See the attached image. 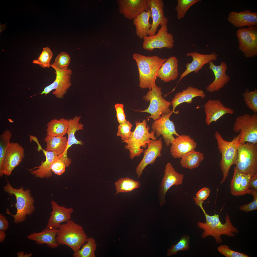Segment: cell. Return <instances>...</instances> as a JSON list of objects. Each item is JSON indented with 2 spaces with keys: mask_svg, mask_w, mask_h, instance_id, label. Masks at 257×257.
<instances>
[{
  "mask_svg": "<svg viewBox=\"0 0 257 257\" xmlns=\"http://www.w3.org/2000/svg\"><path fill=\"white\" fill-rule=\"evenodd\" d=\"M204 202V201L198 200L195 201V204L199 206L202 210L206 219L205 223L199 221L197 224L199 228L203 230L201 235L202 238H205L208 236H212L215 238L216 243L220 244L222 242L221 237L222 235L234 237L239 233L238 228L233 225L228 213L226 214L225 222L223 224L219 219V214H215L214 215L210 216L206 213L203 206Z\"/></svg>",
  "mask_w": 257,
  "mask_h": 257,
  "instance_id": "1",
  "label": "cell"
},
{
  "mask_svg": "<svg viewBox=\"0 0 257 257\" xmlns=\"http://www.w3.org/2000/svg\"><path fill=\"white\" fill-rule=\"evenodd\" d=\"M133 56L138 69L139 87L151 90L156 85L158 70L167 59L156 55L147 56L138 53H134Z\"/></svg>",
  "mask_w": 257,
  "mask_h": 257,
  "instance_id": "2",
  "label": "cell"
},
{
  "mask_svg": "<svg viewBox=\"0 0 257 257\" xmlns=\"http://www.w3.org/2000/svg\"><path fill=\"white\" fill-rule=\"evenodd\" d=\"M6 179L7 183L3 187V190L9 195L15 196L16 202L15 206L17 212L15 215L12 214L7 208L5 213L12 216L15 223L22 222L25 220L27 215H30L35 211L34 199L30 189H27L25 190L23 186L19 188H15Z\"/></svg>",
  "mask_w": 257,
  "mask_h": 257,
  "instance_id": "3",
  "label": "cell"
},
{
  "mask_svg": "<svg viewBox=\"0 0 257 257\" xmlns=\"http://www.w3.org/2000/svg\"><path fill=\"white\" fill-rule=\"evenodd\" d=\"M135 123V128L133 131H132L128 139L122 141L126 143L124 147L129 151V157L131 159L140 156L144 151L141 148H146L148 143L156 140L154 132H149V127L147 125L146 119H143L141 122L138 120Z\"/></svg>",
  "mask_w": 257,
  "mask_h": 257,
  "instance_id": "4",
  "label": "cell"
},
{
  "mask_svg": "<svg viewBox=\"0 0 257 257\" xmlns=\"http://www.w3.org/2000/svg\"><path fill=\"white\" fill-rule=\"evenodd\" d=\"M88 238L83 227L71 219L58 229L56 241L59 246L66 245L74 252L81 248Z\"/></svg>",
  "mask_w": 257,
  "mask_h": 257,
  "instance_id": "5",
  "label": "cell"
},
{
  "mask_svg": "<svg viewBox=\"0 0 257 257\" xmlns=\"http://www.w3.org/2000/svg\"><path fill=\"white\" fill-rule=\"evenodd\" d=\"M234 164L242 173L251 177L257 174V143L239 142Z\"/></svg>",
  "mask_w": 257,
  "mask_h": 257,
  "instance_id": "6",
  "label": "cell"
},
{
  "mask_svg": "<svg viewBox=\"0 0 257 257\" xmlns=\"http://www.w3.org/2000/svg\"><path fill=\"white\" fill-rule=\"evenodd\" d=\"M214 136L217 141L218 148L222 155L220 162L221 169L223 176L220 183L221 184L228 177L231 167L234 164L241 134L240 133L230 141L224 140L218 131L216 132Z\"/></svg>",
  "mask_w": 257,
  "mask_h": 257,
  "instance_id": "7",
  "label": "cell"
},
{
  "mask_svg": "<svg viewBox=\"0 0 257 257\" xmlns=\"http://www.w3.org/2000/svg\"><path fill=\"white\" fill-rule=\"evenodd\" d=\"M161 88L156 84L149 90L143 97V99L146 102H150L149 105L146 109L143 110H136L141 112L150 114V115L146 117L152 119L154 120L160 118L162 114L171 112L169 108L171 102L166 100L162 95Z\"/></svg>",
  "mask_w": 257,
  "mask_h": 257,
  "instance_id": "8",
  "label": "cell"
},
{
  "mask_svg": "<svg viewBox=\"0 0 257 257\" xmlns=\"http://www.w3.org/2000/svg\"><path fill=\"white\" fill-rule=\"evenodd\" d=\"M234 132H239L240 142L257 143V114H245L237 116L233 127Z\"/></svg>",
  "mask_w": 257,
  "mask_h": 257,
  "instance_id": "9",
  "label": "cell"
},
{
  "mask_svg": "<svg viewBox=\"0 0 257 257\" xmlns=\"http://www.w3.org/2000/svg\"><path fill=\"white\" fill-rule=\"evenodd\" d=\"M236 35L238 38V49L247 58L257 55V26L239 28Z\"/></svg>",
  "mask_w": 257,
  "mask_h": 257,
  "instance_id": "10",
  "label": "cell"
},
{
  "mask_svg": "<svg viewBox=\"0 0 257 257\" xmlns=\"http://www.w3.org/2000/svg\"><path fill=\"white\" fill-rule=\"evenodd\" d=\"M25 150L17 143H11L0 164V177L10 175L14 169L22 161Z\"/></svg>",
  "mask_w": 257,
  "mask_h": 257,
  "instance_id": "11",
  "label": "cell"
},
{
  "mask_svg": "<svg viewBox=\"0 0 257 257\" xmlns=\"http://www.w3.org/2000/svg\"><path fill=\"white\" fill-rule=\"evenodd\" d=\"M54 69L56 72L55 79L52 83L45 87L41 94L46 95L55 89L53 94L58 99L62 98L71 85V78L72 71L68 67L61 69Z\"/></svg>",
  "mask_w": 257,
  "mask_h": 257,
  "instance_id": "12",
  "label": "cell"
},
{
  "mask_svg": "<svg viewBox=\"0 0 257 257\" xmlns=\"http://www.w3.org/2000/svg\"><path fill=\"white\" fill-rule=\"evenodd\" d=\"M173 113L172 110L169 113L162 114L160 118L154 120L151 125L152 131L154 132L156 137L162 135L167 147L174 141L173 135H179L176 130L174 122L170 119Z\"/></svg>",
  "mask_w": 257,
  "mask_h": 257,
  "instance_id": "13",
  "label": "cell"
},
{
  "mask_svg": "<svg viewBox=\"0 0 257 257\" xmlns=\"http://www.w3.org/2000/svg\"><path fill=\"white\" fill-rule=\"evenodd\" d=\"M143 39V48L148 51L163 48L170 49L172 48L174 46L173 36L171 33H168L167 25L161 26L155 35L147 36Z\"/></svg>",
  "mask_w": 257,
  "mask_h": 257,
  "instance_id": "14",
  "label": "cell"
},
{
  "mask_svg": "<svg viewBox=\"0 0 257 257\" xmlns=\"http://www.w3.org/2000/svg\"><path fill=\"white\" fill-rule=\"evenodd\" d=\"M183 178V175L177 172L170 163L167 164L158 190V200L161 206H163L166 203L165 196L168 190L173 186L181 184Z\"/></svg>",
  "mask_w": 257,
  "mask_h": 257,
  "instance_id": "15",
  "label": "cell"
},
{
  "mask_svg": "<svg viewBox=\"0 0 257 257\" xmlns=\"http://www.w3.org/2000/svg\"><path fill=\"white\" fill-rule=\"evenodd\" d=\"M187 56L191 57L192 60L191 63H187L186 64V69L180 76L178 83L185 77L193 72L197 73L203 66L217 59L218 55L215 52L210 54H202L196 52L187 53Z\"/></svg>",
  "mask_w": 257,
  "mask_h": 257,
  "instance_id": "16",
  "label": "cell"
},
{
  "mask_svg": "<svg viewBox=\"0 0 257 257\" xmlns=\"http://www.w3.org/2000/svg\"><path fill=\"white\" fill-rule=\"evenodd\" d=\"M163 143L161 139L152 140L148 144L147 148L143 152V156L136 168L135 173L139 178L146 167L153 164L158 157L161 156Z\"/></svg>",
  "mask_w": 257,
  "mask_h": 257,
  "instance_id": "17",
  "label": "cell"
},
{
  "mask_svg": "<svg viewBox=\"0 0 257 257\" xmlns=\"http://www.w3.org/2000/svg\"><path fill=\"white\" fill-rule=\"evenodd\" d=\"M206 117L205 123L208 126L216 122L224 115L232 114L234 113L232 108L226 107L219 100L209 99L204 106Z\"/></svg>",
  "mask_w": 257,
  "mask_h": 257,
  "instance_id": "18",
  "label": "cell"
},
{
  "mask_svg": "<svg viewBox=\"0 0 257 257\" xmlns=\"http://www.w3.org/2000/svg\"><path fill=\"white\" fill-rule=\"evenodd\" d=\"M118 3L120 13L129 20H133L150 9L148 0H120Z\"/></svg>",
  "mask_w": 257,
  "mask_h": 257,
  "instance_id": "19",
  "label": "cell"
},
{
  "mask_svg": "<svg viewBox=\"0 0 257 257\" xmlns=\"http://www.w3.org/2000/svg\"><path fill=\"white\" fill-rule=\"evenodd\" d=\"M209 64V68L212 71L215 78L213 82L207 87L206 89L210 93L218 92L227 84L230 80V76L226 74L228 67L226 63L223 61L218 66L215 65L212 61Z\"/></svg>",
  "mask_w": 257,
  "mask_h": 257,
  "instance_id": "20",
  "label": "cell"
},
{
  "mask_svg": "<svg viewBox=\"0 0 257 257\" xmlns=\"http://www.w3.org/2000/svg\"><path fill=\"white\" fill-rule=\"evenodd\" d=\"M148 4L151 13L153 22L151 27L148 31V35H155L158 27L167 25L168 18L165 16L164 11V4L162 0H148Z\"/></svg>",
  "mask_w": 257,
  "mask_h": 257,
  "instance_id": "21",
  "label": "cell"
},
{
  "mask_svg": "<svg viewBox=\"0 0 257 257\" xmlns=\"http://www.w3.org/2000/svg\"><path fill=\"white\" fill-rule=\"evenodd\" d=\"M51 203L52 211L46 227L58 229L62 223L66 222L71 219V214L74 210L72 208H67L60 206L52 200Z\"/></svg>",
  "mask_w": 257,
  "mask_h": 257,
  "instance_id": "22",
  "label": "cell"
},
{
  "mask_svg": "<svg viewBox=\"0 0 257 257\" xmlns=\"http://www.w3.org/2000/svg\"><path fill=\"white\" fill-rule=\"evenodd\" d=\"M171 144L170 153L175 158H181L195 150L197 145L196 143L189 135L185 134L177 136Z\"/></svg>",
  "mask_w": 257,
  "mask_h": 257,
  "instance_id": "23",
  "label": "cell"
},
{
  "mask_svg": "<svg viewBox=\"0 0 257 257\" xmlns=\"http://www.w3.org/2000/svg\"><path fill=\"white\" fill-rule=\"evenodd\" d=\"M227 21L237 28L257 26V12L248 9L237 12H230Z\"/></svg>",
  "mask_w": 257,
  "mask_h": 257,
  "instance_id": "24",
  "label": "cell"
},
{
  "mask_svg": "<svg viewBox=\"0 0 257 257\" xmlns=\"http://www.w3.org/2000/svg\"><path fill=\"white\" fill-rule=\"evenodd\" d=\"M81 118L80 116L76 115L73 119H70L68 121V127L66 134L68 136L67 144L65 153L64 155V162L67 166H70L71 164V159L68 158L67 156V151L72 145L74 144L81 145H84L81 140H78L75 136L76 132L83 129V125L79 122Z\"/></svg>",
  "mask_w": 257,
  "mask_h": 257,
  "instance_id": "25",
  "label": "cell"
},
{
  "mask_svg": "<svg viewBox=\"0 0 257 257\" xmlns=\"http://www.w3.org/2000/svg\"><path fill=\"white\" fill-rule=\"evenodd\" d=\"M206 97L204 91L202 89L191 86H188L182 92L176 93L172 99L171 102L173 107V112L178 114V111H175V109L178 105L184 103L190 104L193 101V98L200 97L204 98Z\"/></svg>",
  "mask_w": 257,
  "mask_h": 257,
  "instance_id": "26",
  "label": "cell"
},
{
  "mask_svg": "<svg viewBox=\"0 0 257 257\" xmlns=\"http://www.w3.org/2000/svg\"><path fill=\"white\" fill-rule=\"evenodd\" d=\"M58 229L46 227L41 232L30 233L27 237L29 239L35 241L38 245L46 244L47 247L55 249L59 246L56 241Z\"/></svg>",
  "mask_w": 257,
  "mask_h": 257,
  "instance_id": "27",
  "label": "cell"
},
{
  "mask_svg": "<svg viewBox=\"0 0 257 257\" xmlns=\"http://www.w3.org/2000/svg\"><path fill=\"white\" fill-rule=\"evenodd\" d=\"M39 148L42 150L44 154L46 157L45 161L42 162L39 166L27 170L35 177L41 178H50L52 176L53 173L51 169V165L58 155L53 152L47 151L42 149L41 147Z\"/></svg>",
  "mask_w": 257,
  "mask_h": 257,
  "instance_id": "28",
  "label": "cell"
},
{
  "mask_svg": "<svg viewBox=\"0 0 257 257\" xmlns=\"http://www.w3.org/2000/svg\"><path fill=\"white\" fill-rule=\"evenodd\" d=\"M234 170L230 185L231 193L235 196L249 194L248 187L252 177L239 172L235 168Z\"/></svg>",
  "mask_w": 257,
  "mask_h": 257,
  "instance_id": "29",
  "label": "cell"
},
{
  "mask_svg": "<svg viewBox=\"0 0 257 257\" xmlns=\"http://www.w3.org/2000/svg\"><path fill=\"white\" fill-rule=\"evenodd\" d=\"M178 60L175 56L167 59L158 70L157 77L165 82L177 79L179 75Z\"/></svg>",
  "mask_w": 257,
  "mask_h": 257,
  "instance_id": "30",
  "label": "cell"
},
{
  "mask_svg": "<svg viewBox=\"0 0 257 257\" xmlns=\"http://www.w3.org/2000/svg\"><path fill=\"white\" fill-rule=\"evenodd\" d=\"M44 141L46 143L45 150L55 153L64 162V155L67 144V138L47 136Z\"/></svg>",
  "mask_w": 257,
  "mask_h": 257,
  "instance_id": "31",
  "label": "cell"
},
{
  "mask_svg": "<svg viewBox=\"0 0 257 257\" xmlns=\"http://www.w3.org/2000/svg\"><path fill=\"white\" fill-rule=\"evenodd\" d=\"M152 18L150 9L143 12L133 20V23L135 26L136 34L140 39H143L147 36L148 31L152 26L149 23L150 18Z\"/></svg>",
  "mask_w": 257,
  "mask_h": 257,
  "instance_id": "32",
  "label": "cell"
},
{
  "mask_svg": "<svg viewBox=\"0 0 257 257\" xmlns=\"http://www.w3.org/2000/svg\"><path fill=\"white\" fill-rule=\"evenodd\" d=\"M68 121L67 119L62 118L59 120L56 119L51 120L47 124V136L57 137L64 136L67 133Z\"/></svg>",
  "mask_w": 257,
  "mask_h": 257,
  "instance_id": "33",
  "label": "cell"
},
{
  "mask_svg": "<svg viewBox=\"0 0 257 257\" xmlns=\"http://www.w3.org/2000/svg\"><path fill=\"white\" fill-rule=\"evenodd\" d=\"M204 159V155L202 153L194 150L182 157L180 164L183 168L192 169L198 167Z\"/></svg>",
  "mask_w": 257,
  "mask_h": 257,
  "instance_id": "34",
  "label": "cell"
},
{
  "mask_svg": "<svg viewBox=\"0 0 257 257\" xmlns=\"http://www.w3.org/2000/svg\"><path fill=\"white\" fill-rule=\"evenodd\" d=\"M97 246L94 238L88 237L81 248L74 252L73 256L74 257H95V252Z\"/></svg>",
  "mask_w": 257,
  "mask_h": 257,
  "instance_id": "35",
  "label": "cell"
},
{
  "mask_svg": "<svg viewBox=\"0 0 257 257\" xmlns=\"http://www.w3.org/2000/svg\"><path fill=\"white\" fill-rule=\"evenodd\" d=\"M116 191V194L120 193H127L132 191L140 186L138 181H135L129 178L119 179L115 183Z\"/></svg>",
  "mask_w": 257,
  "mask_h": 257,
  "instance_id": "36",
  "label": "cell"
},
{
  "mask_svg": "<svg viewBox=\"0 0 257 257\" xmlns=\"http://www.w3.org/2000/svg\"><path fill=\"white\" fill-rule=\"evenodd\" d=\"M190 243L189 236L187 235H183L176 244L173 245L168 250L167 254V257L175 255L179 251L188 250L190 248L189 244Z\"/></svg>",
  "mask_w": 257,
  "mask_h": 257,
  "instance_id": "37",
  "label": "cell"
},
{
  "mask_svg": "<svg viewBox=\"0 0 257 257\" xmlns=\"http://www.w3.org/2000/svg\"><path fill=\"white\" fill-rule=\"evenodd\" d=\"M244 101L247 106L254 113H257V89L255 87L253 91H250L247 88L242 93Z\"/></svg>",
  "mask_w": 257,
  "mask_h": 257,
  "instance_id": "38",
  "label": "cell"
},
{
  "mask_svg": "<svg viewBox=\"0 0 257 257\" xmlns=\"http://www.w3.org/2000/svg\"><path fill=\"white\" fill-rule=\"evenodd\" d=\"M201 1V0H178L175 9L177 12L178 20L184 18L187 12L192 6Z\"/></svg>",
  "mask_w": 257,
  "mask_h": 257,
  "instance_id": "39",
  "label": "cell"
},
{
  "mask_svg": "<svg viewBox=\"0 0 257 257\" xmlns=\"http://www.w3.org/2000/svg\"><path fill=\"white\" fill-rule=\"evenodd\" d=\"M53 56L52 52L49 48L44 47L38 59L33 60L32 63L39 65L43 68H49Z\"/></svg>",
  "mask_w": 257,
  "mask_h": 257,
  "instance_id": "40",
  "label": "cell"
},
{
  "mask_svg": "<svg viewBox=\"0 0 257 257\" xmlns=\"http://www.w3.org/2000/svg\"><path fill=\"white\" fill-rule=\"evenodd\" d=\"M12 135L11 132L6 130L0 136V164L11 143L10 141Z\"/></svg>",
  "mask_w": 257,
  "mask_h": 257,
  "instance_id": "41",
  "label": "cell"
},
{
  "mask_svg": "<svg viewBox=\"0 0 257 257\" xmlns=\"http://www.w3.org/2000/svg\"><path fill=\"white\" fill-rule=\"evenodd\" d=\"M71 60L69 55L66 53L62 52L56 57L54 62L50 66L53 69H61L68 67Z\"/></svg>",
  "mask_w": 257,
  "mask_h": 257,
  "instance_id": "42",
  "label": "cell"
},
{
  "mask_svg": "<svg viewBox=\"0 0 257 257\" xmlns=\"http://www.w3.org/2000/svg\"><path fill=\"white\" fill-rule=\"evenodd\" d=\"M132 126L131 124L128 121L119 124L118 126L117 135L121 138L122 141L127 140L128 139L132 132L131 130Z\"/></svg>",
  "mask_w": 257,
  "mask_h": 257,
  "instance_id": "43",
  "label": "cell"
},
{
  "mask_svg": "<svg viewBox=\"0 0 257 257\" xmlns=\"http://www.w3.org/2000/svg\"><path fill=\"white\" fill-rule=\"evenodd\" d=\"M218 251L221 254L226 257H249L242 252L234 251L229 248L227 245H221L217 247Z\"/></svg>",
  "mask_w": 257,
  "mask_h": 257,
  "instance_id": "44",
  "label": "cell"
},
{
  "mask_svg": "<svg viewBox=\"0 0 257 257\" xmlns=\"http://www.w3.org/2000/svg\"><path fill=\"white\" fill-rule=\"evenodd\" d=\"M66 167V164L64 161L58 156L52 163L51 169L55 174L60 175L64 172Z\"/></svg>",
  "mask_w": 257,
  "mask_h": 257,
  "instance_id": "45",
  "label": "cell"
},
{
  "mask_svg": "<svg viewBox=\"0 0 257 257\" xmlns=\"http://www.w3.org/2000/svg\"><path fill=\"white\" fill-rule=\"evenodd\" d=\"M249 194L253 196V200L248 204L240 206L239 208L240 211L245 212H249L257 209V191L250 189Z\"/></svg>",
  "mask_w": 257,
  "mask_h": 257,
  "instance_id": "46",
  "label": "cell"
},
{
  "mask_svg": "<svg viewBox=\"0 0 257 257\" xmlns=\"http://www.w3.org/2000/svg\"><path fill=\"white\" fill-rule=\"evenodd\" d=\"M114 107L116 111L117 120L119 124H121L126 121L127 120L124 111V105L117 103L115 105Z\"/></svg>",
  "mask_w": 257,
  "mask_h": 257,
  "instance_id": "47",
  "label": "cell"
},
{
  "mask_svg": "<svg viewBox=\"0 0 257 257\" xmlns=\"http://www.w3.org/2000/svg\"><path fill=\"white\" fill-rule=\"evenodd\" d=\"M210 193V190L209 188L206 187H204L197 192L195 197L198 200L204 201L208 198Z\"/></svg>",
  "mask_w": 257,
  "mask_h": 257,
  "instance_id": "48",
  "label": "cell"
},
{
  "mask_svg": "<svg viewBox=\"0 0 257 257\" xmlns=\"http://www.w3.org/2000/svg\"><path fill=\"white\" fill-rule=\"evenodd\" d=\"M9 222L6 217L0 214V230L5 231L9 227Z\"/></svg>",
  "mask_w": 257,
  "mask_h": 257,
  "instance_id": "49",
  "label": "cell"
},
{
  "mask_svg": "<svg viewBox=\"0 0 257 257\" xmlns=\"http://www.w3.org/2000/svg\"><path fill=\"white\" fill-rule=\"evenodd\" d=\"M248 187L249 189L257 191V174L252 177Z\"/></svg>",
  "mask_w": 257,
  "mask_h": 257,
  "instance_id": "50",
  "label": "cell"
},
{
  "mask_svg": "<svg viewBox=\"0 0 257 257\" xmlns=\"http://www.w3.org/2000/svg\"><path fill=\"white\" fill-rule=\"evenodd\" d=\"M18 257H30L32 256V254L31 253L28 254H25L23 251L18 252L17 253Z\"/></svg>",
  "mask_w": 257,
  "mask_h": 257,
  "instance_id": "51",
  "label": "cell"
},
{
  "mask_svg": "<svg viewBox=\"0 0 257 257\" xmlns=\"http://www.w3.org/2000/svg\"><path fill=\"white\" fill-rule=\"evenodd\" d=\"M6 236L5 231L0 230V242H3L5 240Z\"/></svg>",
  "mask_w": 257,
  "mask_h": 257,
  "instance_id": "52",
  "label": "cell"
}]
</instances>
